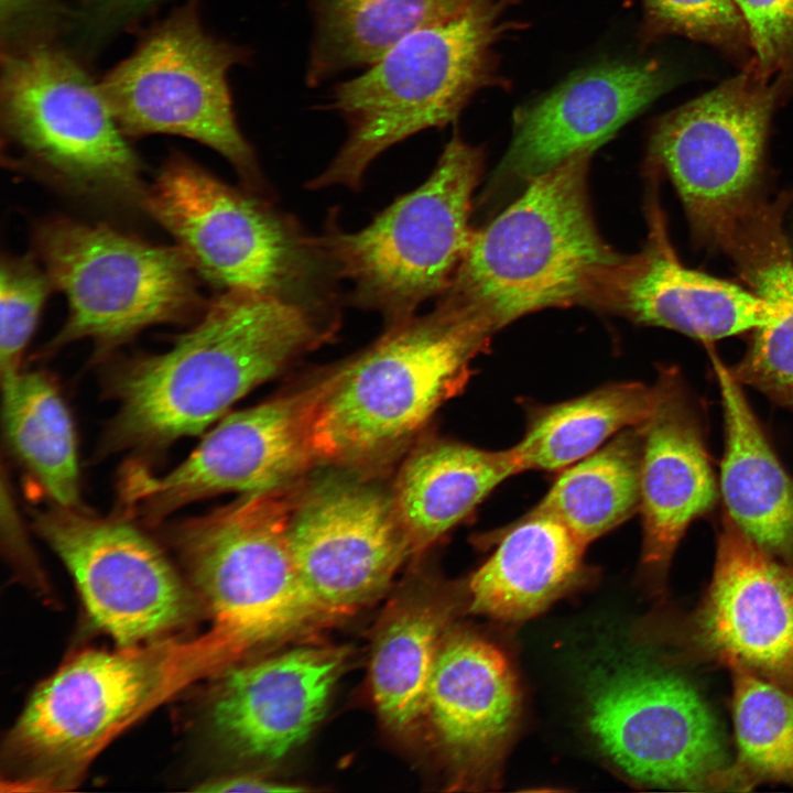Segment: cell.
Returning <instances> with one entry per match:
<instances>
[{"label": "cell", "instance_id": "32", "mask_svg": "<svg viewBox=\"0 0 793 793\" xmlns=\"http://www.w3.org/2000/svg\"><path fill=\"white\" fill-rule=\"evenodd\" d=\"M645 42L676 35L706 44L741 70L753 61L746 22L735 0H642Z\"/></svg>", "mask_w": 793, "mask_h": 793}, {"label": "cell", "instance_id": "12", "mask_svg": "<svg viewBox=\"0 0 793 793\" xmlns=\"http://www.w3.org/2000/svg\"><path fill=\"white\" fill-rule=\"evenodd\" d=\"M586 723L600 751L641 786L716 791L728 765L718 723L677 672L634 654L597 664Z\"/></svg>", "mask_w": 793, "mask_h": 793}, {"label": "cell", "instance_id": "24", "mask_svg": "<svg viewBox=\"0 0 793 793\" xmlns=\"http://www.w3.org/2000/svg\"><path fill=\"white\" fill-rule=\"evenodd\" d=\"M711 360L725 420L720 490L727 515L767 552L793 561V479L765 438L741 384L717 357Z\"/></svg>", "mask_w": 793, "mask_h": 793}, {"label": "cell", "instance_id": "11", "mask_svg": "<svg viewBox=\"0 0 793 793\" xmlns=\"http://www.w3.org/2000/svg\"><path fill=\"white\" fill-rule=\"evenodd\" d=\"M34 241L53 287L68 303L48 351L90 338L96 355H104L145 327L186 319L200 305L195 269L177 246L65 218L44 221Z\"/></svg>", "mask_w": 793, "mask_h": 793}, {"label": "cell", "instance_id": "31", "mask_svg": "<svg viewBox=\"0 0 793 793\" xmlns=\"http://www.w3.org/2000/svg\"><path fill=\"white\" fill-rule=\"evenodd\" d=\"M736 757L716 791H749L765 783L793 785V693L742 669H732Z\"/></svg>", "mask_w": 793, "mask_h": 793}, {"label": "cell", "instance_id": "5", "mask_svg": "<svg viewBox=\"0 0 793 793\" xmlns=\"http://www.w3.org/2000/svg\"><path fill=\"white\" fill-rule=\"evenodd\" d=\"M217 672L205 634L85 651L46 678L9 736L21 785L70 787L119 734L195 680Z\"/></svg>", "mask_w": 793, "mask_h": 793}, {"label": "cell", "instance_id": "17", "mask_svg": "<svg viewBox=\"0 0 793 793\" xmlns=\"http://www.w3.org/2000/svg\"><path fill=\"white\" fill-rule=\"evenodd\" d=\"M684 642L705 661L793 693V563L778 561L725 515L711 580L686 620Z\"/></svg>", "mask_w": 793, "mask_h": 793}, {"label": "cell", "instance_id": "22", "mask_svg": "<svg viewBox=\"0 0 793 793\" xmlns=\"http://www.w3.org/2000/svg\"><path fill=\"white\" fill-rule=\"evenodd\" d=\"M658 397L642 427L641 565L666 573L689 524L711 508L717 484L696 413L677 371L663 370Z\"/></svg>", "mask_w": 793, "mask_h": 793}, {"label": "cell", "instance_id": "25", "mask_svg": "<svg viewBox=\"0 0 793 793\" xmlns=\"http://www.w3.org/2000/svg\"><path fill=\"white\" fill-rule=\"evenodd\" d=\"M519 472L511 448L488 450L435 439L414 449L391 488L413 554L431 547Z\"/></svg>", "mask_w": 793, "mask_h": 793}, {"label": "cell", "instance_id": "29", "mask_svg": "<svg viewBox=\"0 0 793 793\" xmlns=\"http://www.w3.org/2000/svg\"><path fill=\"white\" fill-rule=\"evenodd\" d=\"M641 426L562 469L532 510L557 519L586 546L630 519L640 509Z\"/></svg>", "mask_w": 793, "mask_h": 793}, {"label": "cell", "instance_id": "4", "mask_svg": "<svg viewBox=\"0 0 793 793\" xmlns=\"http://www.w3.org/2000/svg\"><path fill=\"white\" fill-rule=\"evenodd\" d=\"M513 0H474L417 29L357 77L338 84L327 108L346 121L343 146L308 188L359 189L387 149L428 128L454 121L493 79V46L507 30Z\"/></svg>", "mask_w": 793, "mask_h": 793}, {"label": "cell", "instance_id": "9", "mask_svg": "<svg viewBox=\"0 0 793 793\" xmlns=\"http://www.w3.org/2000/svg\"><path fill=\"white\" fill-rule=\"evenodd\" d=\"M249 56L246 47L207 33L198 0H188L143 35L99 85L127 138L166 133L195 140L259 191L262 175L238 127L228 85L229 69Z\"/></svg>", "mask_w": 793, "mask_h": 793}, {"label": "cell", "instance_id": "27", "mask_svg": "<svg viewBox=\"0 0 793 793\" xmlns=\"http://www.w3.org/2000/svg\"><path fill=\"white\" fill-rule=\"evenodd\" d=\"M656 397L655 384L613 382L533 408L524 435L511 447L519 471L562 470L585 458L618 433L643 425Z\"/></svg>", "mask_w": 793, "mask_h": 793}, {"label": "cell", "instance_id": "6", "mask_svg": "<svg viewBox=\"0 0 793 793\" xmlns=\"http://www.w3.org/2000/svg\"><path fill=\"white\" fill-rule=\"evenodd\" d=\"M295 484L243 493L171 529L213 617L209 630L233 664L257 649L332 622L303 585L291 553Z\"/></svg>", "mask_w": 793, "mask_h": 793}, {"label": "cell", "instance_id": "19", "mask_svg": "<svg viewBox=\"0 0 793 793\" xmlns=\"http://www.w3.org/2000/svg\"><path fill=\"white\" fill-rule=\"evenodd\" d=\"M520 689L506 654L485 638L448 632L428 686L424 720L455 784H498L520 715Z\"/></svg>", "mask_w": 793, "mask_h": 793}, {"label": "cell", "instance_id": "28", "mask_svg": "<svg viewBox=\"0 0 793 793\" xmlns=\"http://www.w3.org/2000/svg\"><path fill=\"white\" fill-rule=\"evenodd\" d=\"M474 0H309L314 35L306 82L317 86L370 66L417 29L449 17Z\"/></svg>", "mask_w": 793, "mask_h": 793}, {"label": "cell", "instance_id": "36", "mask_svg": "<svg viewBox=\"0 0 793 793\" xmlns=\"http://www.w3.org/2000/svg\"><path fill=\"white\" fill-rule=\"evenodd\" d=\"M4 480V479H3ZM2 480V513L7 515V519L2 515V520H6L8 528L3 530L8 531V553L19 569L36 586L43 587V574L39 569V565L34 560V555L30 551L25 537L22 535V528L14 513L13 500L8 487Z\"/></svg>", "mask_w": 793, "mask_h": 793}, {"label": "cell", "instance_id": "18", "mask_svg": "<svg viewBox=\"0 0 793 793\" xmlns=\"http://www.w3.org/2000/svg\"><path fill=\"white\" fill-rule=\"evenodd\" d=\"M660 63L612 62L572 75L513 116L510 145L489 194L525 185L579 153H594L669 86Z\"/></svg>", "mask_w": 793, "mask_h": 793}, {"label": "cell", "instance_id": "38", "mask_svg": "<svg viewBox=\"0 0 793 793\" xmlns=\"http://www.w3.org/2000/svg\"><path fill=\"white\" fill-rule=\"evenodd\" d=\"M43 7V0H1L2 40L18 41V36L37 19Z\"/></svg>", "mask_w": 793, "mask_h": 793}, {"label": "cell", "instance_id": "39", "mask_svg": "<svg viewBox=\"0 0 793 793\" xmlns=\"http://www.w3.org/2000/svg\"><path fill=\"white\" fill-rule=\"evenodd\" d=\"M160 0H88L94 20L102 25H116L141 14Z\"/></svg>", "mask_w": 793, "mask_h": 793}, {"label": "cell", "instance_id": "21", "mask_svg": "<svg viewBox=\"0 0 793 793\" xmlns=\"http://www.w3.org/2000/svg\"><path fill=\"white\" fill-rule=\"evenodd\" d=\"M652 194L647 204L649 230L644 246L638 253L624 256L617 265L596 308L703 341L754 332L772 323L774 309L750 289L681 262Z\"/></svg>", "mask_w": 793, "mask_h": 793}, {"label": "cell", "instance_id": "16", "mask_svg": "<svg viewBox=\"0 0 793 793\" xmlns=\"http://www.w3.org/2000/svg\"><path fill=\"white\" fill-rule=\"evenodd\" d=\"M32 520L74 578L89 617L120 647L162 639L189 617L192 600L176 571L129 521L57 504L33 510Z\"/></svg>", "mask_w": 793, "mask_h": 793}, {"label": "cell", "instance_id": "7", "mask_svg": "<svg viewBox=\"0 0 793 793\" xmlns=\"http://www.w3.org/2000/svg\"><path fill=\"white\" fill-rule=\"evenodd\" d=\"M482 170V151L455 132L419 187L360 230L333 226L315 238L327 268L350 284L354 304L391 325L448 290L474 231L469 218Z\"/></svg>", "mask_w": 793, "mask_h": 793}, {"label": "cell", "instance_id": "33", "mask_svg": "<svg viewBox=\"0 0 793 793\" xmlns=\"http://www.w3.org/2000/svg\"><path fill=\"white\" fill-rule=\"evenodd\" d=\"M53 289L45 270L31 257H3L0 268V379L8 391L21 374L20 363L41 309Z\"/></svg>", "mask_w": 793, "mask_h": 793}, {"label": "cell", "instance_id": "35", "mask_svg": "<svg viewBox=\"0 0 793 793\" xmlns=\"http://www.w3.org/2000/svg\"><path fill=\"white\" fill-rule=\"evenodd\" d=\"M751 345L731 373L740 384L759 390L793 411V335L769 327L756 329Z\"/></svg>", "mask_w": 793, "mask_h": 793}, {"label": "cell", "instance_id": "30", "mask_svg": "<svg viewBox=\"0 0 793 793\" xmlns=\"http://www.w3.org/2000/svg\"><path fill=\"white\" fill-rule=\"evenodd\" d=\"M3 423L11 449L54 503L80 508L74 424L53 381L42 372H21L2 392Z\"/></svg>", "mask_w": 793, "mask_h": 793}, {"label": "cell", "instance_id": "13", "mask_svg": "<svg viewBox=\"0 0 793 793\" xmlns=\"http://www.w3.org/2000/svg\"><path fill=\"white\" fill-rule=\"evenodd\" d=\"M778 106L772 86L748 67L653 126L649 165L671 178L703 243L721 248L739 218L762 198Z\"/></svg>", "mask_w": 793, "mask_h": 793}, {"label": "cell", "instance_id": "10", "mask_svg": "<svg viewBox=\"0 0 793 793\" xmlns=\"http://www.w3.org/2000/svg\"><path fill=\"white\" fill-rule=\"evenodd\" d=\"M142 207L211 283L316 305L307 301L309 290L326 262L315 238L253 195L175 156L146 189Z\"/></svg>", "mask_w": 793, "mask_h": 793}, {"label": "cell", "instance_id": "26", "mask_svg": "<svg viewBox=\"0 0 793 793\" xmlns=\"http://www.w3.org/2000/svg\"><path fill=\"white\" fill-rule=\"evenodd\" d=\"M453 606L427 595L395 601L383 616L371 650L370 686L381 720L411 731L424 720L426 697Z\"/></svg>", "mask_w": 793, "mask_h": 793}, {"label": "cell", "instance_id": "40", "mask_svg": "<svg viewBox=\"0 0 793 793\" xmlns=\"http://www.w3.org/2000/svg\"><path fill=\"white\" fill-rule=\"evenodd\" d=\"M790 241H791V247H792V252H793V239H790Z\"/></svg>", "mask_w": 793, "mask_h": 793}, {"label": "cell", "instance_id": "2", "mask_svg": "<svg viewBox=\"0 0 793 793\" xmlns=\"http://www.w3.org/2000/svg\"><path fill=\"white\" fill-rule=\"evenodd\" d=\"M590 152L532 178L479 230L441 296L489 335L550 307L596 308L624 256L599 233L589 203Z\"/></svg>", "mask_w": 793, "mask_h": 793}, {"label": "cell", "instance_id": "23", "mask_svg": "<svg viewBox=\"0 0 793 793\" xmlns=\"http://www.w3.org/2000/svg\"><path fill=\"white\" fill-rule=\"evenodd\" d=\"M469 577L470 612L515 623L533 618L589 576L584 545L562 522L530 510L498 537Z\"/></svg>", "mask_w": 793, "mask_h": 793}, {"label": "cell", "instance_id": "34", "mask_svg": "<svg viewBox=\"0 0 793 793\" xmlns=\"http://www.w3.org/2000/svg\"><path fill=\"white\" fill-rule=\"evenodd\" d=\"M735 2L751 41L750 66L772 86L783 105L793 97V0Z\"/></svg>", "mask_w": 793, "mask_h": 793}, {"label": "cell", "instance_id": "15", "mask_svg": "<svg viewBox=\"0 0 793 793\" xmlns=\"http://www.w3.org/2000/svg\"><path fill=\"white\" fill-rule=\"evenodd\" d=\"M341 469L296 486L289 521L300 578L332 621L376 600L413 554L391 489Z\"/></svg>", "mask_w": 793, "mask_h": 793}, {"label": "cell", "instance_id": "20", "mask_svg": "<svg viewBox=\"0 0 793 793\" xmlns=\"http://www.w3.org/2000/svg\"><path fill=\"white\" fill-rule=\"evenodd\" d=\"M347 658L343 647L305 645L228 667L210 707L216 736L239 758L285 757L325 715Z\"/></svg>", "mask_w": 793, "mask_h": 793}, {"label": "cell", "instance_id": "8", "mask_svg": "<svg viewBox=\"0 0 793 793\" xmlns=\"http://www.w3.org/2000/svg\"><path fill=\"white\" fill-rule=\"evenodd\" d=\"M1 122L9 143L61 187L98 202L142 206L141 162L99 83L44 43L2 53Z\"/></svg>", "mask_w": 793, "mask_h": 793}, {"label": "cell", "instance_id": "37", "mask_svg": "<svg viewBox=\"0 0 793 793\" xmlns=\"http://www.w3.org/2000/svg\"><path fill=\"white\" fill-rule=\"evenodd\" d=\"M301 786L290 785L278 781L251 774H237L209 780L199 785L196 791L202 792H298L305 791Z\"/></svg>", "mask_w": 793, "mask_h": 793}, {"label": "cell", "instance_id": "1", "mask_svg": "<svg viewBox=\"0 0 793 793\" xmlns=\"http://www.w3.org/2000/svg\"><path fill=\"white\" fill-rule=\"evenodd\" d=\"M334 334V321L316 305L226 290L166 351L116 372L110 389L118 409L105 450L160 449L204 432Z\"/></svg>", "mask_w": 793, "mask_h": 793}, {"label": "cell", "instance_id": "3", "mask_svg": "<svg viewBox=\"0 0 793 793\" xmlns=\"http://www.w3.org/2000/svg\"><path fill=\"white\" fill-rule=\"evenodd\" d=\"M490 337L439 298L326 370L312 423L317 465L363 471L388 460L465 388Z\"/></svg>", "mask_w": 793, "mask_h": 793}, {"label": "cell", "instance_id": "14", "mask_svg": "<svg viewBox=\"0 0 793 793\" xmlns=\"http://www.w3.org/2000/svg\"><path fill=\"white\" fill-rule=\"evenodd\" d=\"M324 373L297 390L221 417L181 464L155 475L126 466L120 496L129 517L154 524L226 492L250 493L297 482L317 466L312 423Z\"/></svg>", "mask_w": 793, "mask_h": 793}]
</instances>
